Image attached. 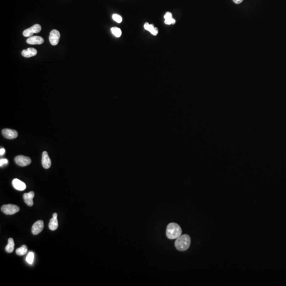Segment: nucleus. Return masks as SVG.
Here are the masks:
<instances>
[{"label":"nucleus","instance_id":"1","mask_svg":"<svg viewBox=\"0 0 286 286\" xmlns=\"http://www.w3.org/2000/svg\"><path fill=\"white\" fill-rule=\"evenodd\" d=\"M191 239L188 234H183L176 239L175 241V247L180 251H185L189 248Z\"/></svg>","mask_w":286,"mask_h":286},{"label":"nucleus","instance_id":"2","mask_svg":"<svg viewBox=\"0 0 286 286\" xmlns=\"http://www.w3.org/2000/svg\"><path fill=\"white\" fill-rule=\"evenodd\" d=\"M182 229L179 225L175 223H170L167 226L166 235L170 240L176 239L181 235Z\"/></svg>","mask_w":286,"mask_h":286},{"label":"nucleus","instance_id":"3","mask_svg":"<svg viewBox=\"0 0 286 286\" xmlns=\"http://www.w3.org/2000/svg\"><path fill=\"white\" fill-rule=\"evenodd\" d=\"M1 210L6 215H12L19 212L20 208L16 205L8 204L2 206Z\"/></svg>","mask_w":286,"mask_h":286},{"label":"nucleus","instance_id":"4","mask_svg":"<svg viewBox=\"0 0 286 286\" xmlns=\"http://www.w3.org/2000/svg\"><path fill=\"white\" fill-rule=\"evenodd\" d=\"M41 27L39 24H36L28 29H25L23 32V35L25 37H30L34 34H37L40 32Z\"/></svg>","mask_w":286,"mask_h":286},{"label":"nucleus","instance_id":"5","mask_svg":"<svg viewBox=\"0 0 286 286\" xmlns=\"http://www.w3.org/2000/svg\"><path fill=\"white\" fill-rule=\"evenodd\" d=\"M14 161L17 165L20 166H27L31 163L30 158L23 155L17 156L14 159Z\"/></svg>","mask_w":286,"mask_h":286},{"label":"nucleus","instance_id":"6","mask_svg":"<svg viewBox=\"0 0 286 286\" xmlns=\"http://www.w3.org/2000/svg\"><path fill=\"white\" fill-rule=\"evenodd\" d=\"M60 38V33L57 30H53L49 35V41L53 46H56L58 44Z\"/></svg>","mask_w":286,"mask_h":286},{"label":"nucleus","instance_id":"7","mask_svg":"<svg viewBox=\"0 0 286 286\" xmlns=\"http://www.w3.org/2000/svg\"><path fill=\"white\" fill-rule=\"evenodd\" d=\"M44 222L41 220H38L36 223H35L32 226V229H31L32 233L35 235H38V234L40 233V232H42V230L44 229Z\"/></svg>","mask_w":286,"mask_h":286},{"label":"nucleus","instance_id":"8","mask_svg":"<svg viewBox=\"0 0 286 286\" xmlns=\"http://www.w3.org/2000/svg\"><path fill=\"white\" fill-rule=\"evenodd\" d=\"M2 132L4 137L8 139H14L18 136V133L17 131L11 129H4L2 130Z\"/></svg>","mask_w":286,"mask_h":286},{"label":"nucleus","instance_id":"9","mask_svg":"<svg viewBox=\"0 0 286 286\" xmlns=\"http://www.w3.org/2000/svg\"><path fill=\"white\" fill-rule=\"evenodd\" d=\"M41 163H42V166L44 169H48L51 167V160L48 155V154L46 151H44L42 153Z\"/></svg>","mask_w":286,"mask_h":286},{"label":"nucleus","instance_id":"10","mask_svg":"<svg viewBox=\"0 0 286 286\" xmlns=\"http://www.w3.org/2000/svg\"><path fill=\"white\" fill-rule=\"evenodd\" d=\"M35 196L34 192H30L29 193H25L23 196L24 201L28 206L31 207L34 205L33 199Z\"/></svg>","mask_w":286,"mask_h":286},{"label":"nucleus","instance_id":"11","mask_svg":"<svg viewBox=\"0 0 286 286\" xmlns=\"http://www.w3.org/2000/svg\"><path fill=\"white\" fill-rule=\"evenodd\" d=\"M44 41V40L40 36H31L28 38L26 42L30 45H40Z\"/></svg>","mask_w":286,"mask_h":286},{"label":"nucleus","instance_id":"12","mask_svg":"<svg viewBox=\"0 0 286 286\" xmlns=\"http://www.w3.org/2000/svg\"><path fill=\"white\" fill-rule=\"evenodd\" d=\"M12 186L14 189L19 191H23L26 188L25 183L18 179H14L12 181Z\"/></svg>","mask_w":286,"mask_h":286},{"label":"nucleus","instance_id":"13","mask_svg":"<svg viewBox=\"0 0 286 286\" xmlns=\"http://www.w3.org/2000/svg\"><path fill=\"white\" fill-rule=\"evenodd\" d=\"M21 54L24 57H31L36 56V55L37 54V51L34 48H28L27 49L23 50L22 51Z\"/></svg>","mask_w":286,"mask_h":286},{"label":"nucleus","instance_id":"14","mask_svg":"<svg viewBox=\"0 0 286 286\" xmlns=\"http://www.w3.org/2000/svg\"><path fill=\"white\" fill-rule=\"evenodd\" d=\"M58 227V223L57 220V214L54 213L53 215V218L50 220L49 223V229L51 230H55Z\"/></svg>","mask_w":286,"mask_h":286},{"label":"nucleus","instance_id":"15","mask_svg":"<svg viewBox=\"0 0 286 286\" xmlns=\"http://www.w3.org/2000/svg\"><path fill=\"white\" fill-rule=\"evenodd\" d=\"M144 29L148 31L153 35L156 36L158 34V29L157 28L154 27L153 24H149L148 23H145L144 25Z\"/></svg>","mask_w":286,"mask_h":286},{"label":"nucleus","instance_id":"16","mask_svg":"<svg viewBox=\"0 0 286 286\" xmlns=\"http://www.w3.org/2000/svg\"><path fill=\"white\" fill-rule=\"evenodd\" d=\"M14 242L13 239L12 238H10L8 240V244L5 247V251L8 253H12L14 250Z\"/></svg>","mask_w":286,"mask_h":286},{"label":"nucleus","instance_id":"17","mask_svg":"<svg viewBox=\"0 0 286 286\" xmlns=\"http://www.w3.org/2000/svg\"><path fill=\"white\" fill-rule=\"evenodd\" d=\"M27 251L28 249L27 246L24 245L16 250V253L18 256H24L27 253Z\"/></svg>","mask_w":286,"mask_h":286},{"label":"nucleus","instance_id":"18","mask_svg":"<svg viewBox=\"0 0 286 286\" xmlns=\"http://www.w3.org/2000/svg\"><path fill=\"white\" fill-rule=\"evenodd\" d=\"M112 34L116 37H120L122 35V32L120 28L117 27H112L111 28Z\"/></svg>","mask_w":286,"mask_h":286},{"label":"nucleus","instance_id":"19","mask_svg":"<svg viewBox=\"0 0 286 286\" xmlns=\"http://www.w3.org/2000/svg\"><path fill=\"white\" fill-rule=\"evenodd\" d=\"M34 253L32 252H30L28 254V256H27L26 261L29 264H32V263L34 262Z\"/></svg>","mask_w":286,"mask_h":286},{"label":"nucleus","instance_id":"20","mask_svg":"<svg viewBox=\"0 0 286 286\" xmlns=\"http://www.w3.org/2000/svg\"><path fill=\"white\" fill-rule=\"evenodd\" d=\"M112 19L114 21H115L116 22L119 23V24L122 22V17L117 14H114L112 15Z\"/></svg>","mask_w":286,"mask_h":286},{"label":"nucleus","instance_id":"21","mask_svg":"<svg viewBox=\"0 0 286 286\" xmlns=\"http://www.w3.org/2000/svg\"><path fill=\"white\" fill-rule=\"evenodd\" d=\"M164 22L166 24L170 25V24H175V20L173 18H171V19H165Z\"/></svg>","mask_w":286,"mask_h":286},{"label":"nucleus","instance_id":"22","mask_svg":"<svg viewBox=\"0 0 286 286\" xmlns=\"http://www.w3.org/2000/svg\"><path fill=\"white\" fill-rule=\"evenodd\" d=\"M8 163V159H1L0 160V166H4V165H7Z\"/></svg>","mask_w":286,"mask_h":286},{"label":"nucleus","instance_id":"23","mask_svg":"<svg viewBox=\"0 0 286 286\" xmlns=\"http://www.w3.org/2000/svg\"><path fill=\"white\" fill-rule=\"evenodd\" d=\"M164 19L165 20V19H171V18H172V14L170 12H166L165 14L164 15Z\"/></svg>","mask_w":286,"mask_h":286},{"label":"nucleus","instance_id":"24","mask_svg":"<svg viewBox=\"0 0 286 286\" xmlns=\"http://www.w3.org/2000/svg\"><path fill=\"white\" fill-rule=\"evenodd\" d=\"M5 150L3 148H1L0 149V155L2 156L5 153Z\"/></svg>","mask_w":286,"mask_h":286},{"label":"nucleus","instance_id":"25","mask_svg":"<svg viewBox=\"0 0 286 286\" xmlns=\"http://www.w3.org/2000/svg\"><path fill=\"white\" fill-rule=\"evenodd\" d=\"M233 2L236 4H240L242 3L243 0H233Z\"/></svg>","mask_w":286,"mask_h":286}]
</instances>
